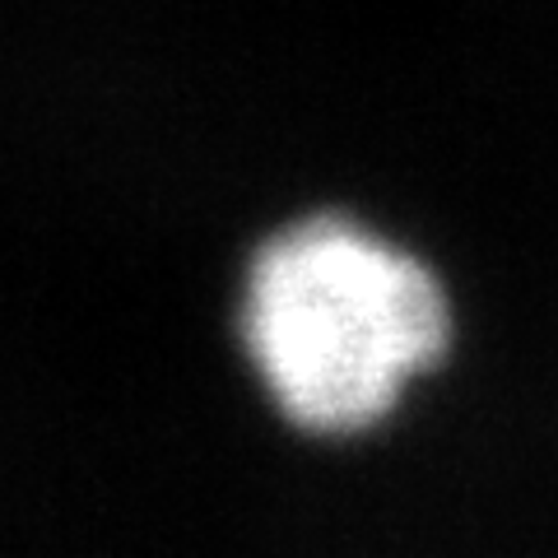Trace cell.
<instances>
[{
    "mask_svg": "<svg viewBox=\"0 0 558 558\" xmlns=\"http://www.w3.org/2000/svg\"><path fill=\"white\" fill-rule=\"evenodd\" d=\"M247 344L293 424L354 433L447 344V303L405 252L340 219L270 242L247 289Z\"/></svg>",
    "mask_w": 558,
    "mask_h": 558,
    "instance_id": "6da1fadb",
    "label": "cell"
}]
</instances>
